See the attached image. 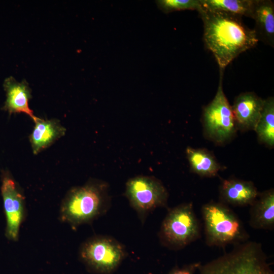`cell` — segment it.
Here are the masks:
<instances>
[{"label": "cell", "instance_id": "cell-20", "mask_svg": "<svg viewBox=\"0 0 274 274\" xmlns=\"http://www.w3.org/2000/svg\"><path fill=\"white\" fill-rule=\"evenodd\" d=\"M200 264L193 263L182 267L175 268L168 274H194Z\"/></svg>", "mask_w": 274, "mask_h": 274}, {"label": "cell", "instance_id": "cell-6", "mask_svg": "<svg viewBox=\"0 0 274 274\" xmlns=\"http://www.w3.org/2000/svg\"><path fill=\"white\" fill-rule=\"evenodd\" d=\"M220 70L219 86L216 95L202 112L204 136L216 145H223L236 135L237 129L232 107L222 86L223 70Z\"/></svg>", "mask_w": 274, "mask_h": 274}, {"label": "cell", "instance_id": "cell-10", "mask_svg": "<svg viewBox=\"0 0 274 274\" xmlns=\"http://www.w3.org/2000/svg\"><path fill=\"white\" fill-rule=\"evenodd\" d=\"M264 101L252 92L242 93L236 97L231 107L237 130H254Z\"/></svg>", "mask_w": 274, "mask_h": 274}, {"label": "cell", "instance_id": "cell-8", "mask_svg": "<svg viewBox=\"0 0 274 274\" xmlns=\"http://www.w3.org/2000/svg\"><path fill=\"white\" fill-rule=\"evenodd\" d=\"M125 195L143 222L150 213L165 206L168 196L166 189L159 180L147 176L129 179L125 185Z\"/></svg>", "mask_w": 274, "mask_h": 274}, {"label": "cell", "instance_id": "cell-13", "mask_svg": "<svg viewBox=\"0 0 274 274\" xmlns=\"http://www.w3.org/2000/svg\"><path fill=\"white\" fill-rule=\"evenodd\" d=\"M249 223L257 229H273L274 226V191L271 189L259 193L250 205Z\"/></svg>", "mask_w": 274, "mask_h": 274}, {"label": "cell", "instance_id": "cell-16", "mask_svg": "<svg viewBox=\"0 0 274 274\" xmlns=\"http://www.w3.org/2000/svg\"><path fill=\"white\" fill-rule=\"evenodd\" d=\"M186 154L191 171L200 177H215L221 169L214 154L205 148L188 147Z\"/></svg>", "mask_w": 274, "mask_h": 274}, {"label": "cell", "instance_id": "cell-12", "mask_svg": "<svg viewBox=\"0 0 274 274\" xmlns=\"http://www.w3.org/2000/svg\"><path fill=\"white\" fill-rule=\"evenodd\" d=\"M3 86L7 98L3 109L10 114L24 113L36 121L38 117L34 116L28 106L31 91L28 84L25 81L17 82L13 77H10L5 80Z\"/></svg>", "mask_w": 274, "mask_h": 274}, {"label": "cell", "instance_id": "cell-3", "mask_svg": "<svg viewBox=\"0 0 274 274\" xmlns=\"http://www.w3.org/2000/svg\"><path fill=\"white\" fill-rule=\"evenodd\" d=\"M198 269L199 274H273L261 245L247 241Z\"/></svg>", "mask_w": 274, "mask_h": 274}, {"label": "cell", "instance_id": "cell-4", "mask_svg": "<svg viewBox=\"0 0 274 274\" xmlns=\"http://www.w3.org/2000/svg\"><path fill=\"white\" fill-rule=\"evenodd\" d=\"M201 213L208 246L224 247L247 240L248 234L243 223L226 204L208 202L202 207Z\"/></svg>", "mask_w": 274, "mask_h": 274}, {"label": "cell", "instance_id": "cell-18", "mask_svg": "<svg viewBox=\"0 0 274 274\" xmlns=\"http://www.w3.org/2000/svg\"><path fill=\"white\" fill-rule=\"evenodd\" d=\"M202 7L251 18L255 0H200Z\"/></svg>", "mask_w": 274, "mask_h": 274}, {"label": "cell", "instance_id": "cell-17", "mask_svg": "<svg viewBox=\"0 0 274 274\" xmlns=\"http://www.w3.org/2000/svg\"><path fill=\"white\" fill-rule=\"evenodd\" d=\"M258 141L269 148L274 146V98L265 99L259 120L255 127Z\"/></svg>", "mask_w": 274, "mask_h": 274}, {"label": "cell", "instance_id": "cell-9", "mask_svg": "<svg viewBox=\"0 0 274 274\" xmlns=\"http://www.w3.org/2000/svg\"><path fill=\"white\" fill-rule=\"evenodd\" d=\"M1 193L6 219L5 235L8 239L16 241L25 216L24 197L14 180L7 174L3 176Z\"/></svg>", "mask_w": 274, "mask_h": 274}, {"label": "cell", "instance_id": "cell-1", "mask_svg": "<svg viewBox=\"0 0 274 274\" xmlns=\"http://www.w3.org/2000/svg\"><path fill=\"white\" fill-rule=\"evenodd\" d=\"M203 22L204 44L224 70L242 53L259 41L254 29L247 26L242 16L202 7L198 11Z\"/></svg>", "mask_w": 274, "mask_h": 274}, {"label": "cell", "instance_id": "cell-15", "mask_svg": "<svg viewBox=\"0 0 274 274\" xmlns=\"http://www.w3.org/2000/svg\"><path fill=\"white\" fill-rule=\"evenodd\" d=\"M251 18L255 21L258 39L273 47L274 5L270 0H255Z\"/></svg>", "mask_w": 274, "mask_h": 274}, {"label": "cell", "instance_id": "cell-11", "mask_svg": "<svg viewBox=\"0 0 274 274\" xmlns=\"http://www.w3.org/2000/svg\"><path fill=\"white\" fill-rule=\"evenodd\" d=\"M259 193L252 182L236 178L223 180L219 187L220 199L226 204L250 206Z\"/></svg>", "mask_w": 274, "mask_h": 274}, {"label": "cell", "instance_id": "cell-19", "mask_svg": "<svg viewBox=\"0 0 274 274\" xmlns=\"http://www.w3.org/2000/svg\"><path fill=\"white\" fill-rule=\"evenodd\" d=\"M156 2L158 7L165 13L185 10L198 11L201 8L200 0H159Z\"/></svg>", "mask_w": 274, "mask_h": 274}, {"label": "cell", "instance_id": "cell-14", "mask_svg": "<svg viewBox=\"0 0 274 274\" xmlns=\"http://www.w3.org/2000/svg\"><path fill=\"white\" fill-rule=\"evenodd\" d=\"M30 136L33 153L36 154L62 136L65 129L58 120H44L38 118Z\"/></svg>", "mask_w": 274, "mask_h": 274}, {"label": "cell", "instance_id": "cell-2", "mask_svg": "<svg viewBox=\"0 0 274 274\" xmlns=\"http://www.w3.org/2000/svg\"><path fill=\"white\" fill-rule=\"evenodd\" d=\"M110 203L108 183L91 180L68 191L60 206L59 218L75 228L104 215Z\"/></svg>", "mask_w": 274, "mask_h": 274}, {"label": "cell", "instance_id": "cell-7", "mask_svg": "<svg viewBox=\"0 0 274 274\" xmlns=\"http://www.w3.org/2000/svg\"><path fill=\"white\" fill-rule=\"evenodd\" d=\"M125 255V248L121 243L105 235L87 239L79 249V256L83 262L92 270L104 274L114 271Z\"/></svg>", "mask_w": 274, "mask_h": 274}, {"label": "cell", "instance_id": "cell-5", "mask_svg": "<svg viewBox=\"0 0 274 274\" xmlns=\"http://www.w3.org/2000/svg\"><path fill=\"white\" fill-rule=\"evenodd\" d=\"M200 227L192 204L184 203L171 209L163 220L158 233L161 244L178 250L198 239Z\"/></svg>", "mask_w": 274, "mask_h": 274}]
</instances>
